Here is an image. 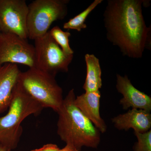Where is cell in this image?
<instances>
[{
  "mask_svg": "<svg viewBox=\"0 0 151 151\" xmlns=\"http://www.w3.org/2000/svg\"><path fill=\"white\" fill-rule=\"evenodd\" d=\"M145 0H108L103 13L107 39L124 56L139 59L151 49V26L143 14Z\"/></svg>",
  "mask_w": 151,
  "mask_h": 151,
  "instance_id": "cell-1",
  "label": "cell"
},
{
  "mask_svg": "<svg viewBox=\"0 0 151 151\" xmlns=\"http://www.w3.org/2000/svg\"><path fill=\"white\" fill-rule=\"evenodd\" d=\"M76 97L74 89H70L57 112L58 135L78 151L83 147L97 148L101 140L100 132L76 106Z\"/></svg>",
  "mask_w": 151,
  "mask_h": 151,
  "instance_id": "cell-2",
  "label": "cell"
},
{
  "mask_svg": "<svg viewBox=\"0 0 151 151\" xmlns=\"http://www.w3.org/2000/svg\"><path fill=\"white\" fill-rule=\"evenodd\" d=\"M43 109L17 83L8 112L0 117V144L11 151L16 148L23 133L22 122L31 115L38 116Z\"/></svg>",
  "mask_w": 151,
  "mask_h": 151,
  "instance_id": "cell-3",
  "label": "cell"
},
{
  "mask_svg": "<svg viewBox=\"0 0 151 151\" xmlns=\"http://www.w3.org/2000/svg\"><path fill=\"white\" fill-rule=\"evenodd\" d=\"M55 76L35 67L19 74L17 84L44 108L58 112L63 102L62 88Z\"/></svg>",
  "mask_w": 151,
  "mask_h": 151,
  "instance_id": "cell-4",
  "label": "cell"
},
{
  "mask_svg": "<svg viewBox=\"0 0 151 151\" xmlns=\"http://www.w3.org/2000/svg\"><path fill=\"white\" fill-rule=\"evenodd\" d=\"M69 0H35L28 5V38L35 40L45 35L53 22L63 19L68 14Z\"/></svg>",
  "mask_w": 151,
  "mask_h": 151,
  "instance_id": "cell-5",
  "label": "cell"
},
{
  "mask_svg": "<svg viewBox=\"0 0 151 151\" xmlns=\"http://www.w3.org/2000/svg\"><path fill=\"white\" fill-rule=\"evenodd\" d=\"M34 40L35 68L55 76L60 72L66 73L68 71L73 55L67 54L63 51L49 31Z\"/></svg>",
  "mask_w": 151,
  "mask_h": 151,
  "instance_id": "cell-6",
  "label": "cell"
},
{
  "mask_svg": "<svg viewBox=\"0 0 151 151\" xmlns=\"http://www.w3.org/2000/svg\"><path fill=\"white\" fill-rule=\"evenodd\" d=\"M19 63L35 67L34 46L26 39L12 34L0 33V66Z\"/></svg>",
  "mask_w": 151,
  "mask_h": 151,
  "instance_id": "cell-7",
  "label": "cell"
},
{
  "mask_svg": "<svg viewBox=\"0 0 151 151\" xmlns=\"http://www.w3.org/2000/svg\"><path fill=\"white\" fill-rule=\"evenodd\" d=\"M28 13L25 0H0V32L27 40Z\"/></svg>",
  "mask_w": 151,
  "mask_h": 151,
  "instance_id": "cell-8",
  "label": "cell"
},
{
  "mask_svg": "<svg viewBox=\"0 0 151 151\" xmlns=\"http://www.w3.org/2000/svg\"><path fill=\"white\" fill-rule=\"evenodd\" d=\"M116 88L123 97L119 101L124 110L141 109L150 113L151 97L135 88L127 75H116Z\"/></svg>",
  "mask_w": 151,
  "mask_h": 151,
  "instance_id": "cell-9",
  "label": "cell"
},
{
  "mask_svg": "<svg viewBox=\"0 0 151 151\" xmlns=\"http://www.w3.org/2000/svg\"><path fill=\"white\" fill-rule=\"evenodd\" d=\"M100 90L86 92L76 97L74 104L81 113L101 133H105L107 127L100 114Z\"/></svg>",
  "mask_w": 151,
  "mask_h": 151,
  "instance_id": "cell-10",
  "label": "cell"
},
{
  "mask_svg": "<svg viewBox=\"0 0 151 151\" xmlns=\"http://www.w3.org/2000/svg\"><path fill=\"white\" fill-rule=\"evenodd\" d=\"M114 127L119 130L127 131L132 129L134 132L144 133L151 130V114L150 112L132 109L111 119Z\"/></svg>",
  "mask_w": 151,
  "mask_h": 151,
  "instance_id": "cell-11",
  "label": "cell"
},
{
  "mask_svg": "<svg viewBox=\"0 0 151 151\" xmlns=\"http://www.w3.org/2000/svg\"><path fill=\"white\" fill-rule=\"evenodd\" d=\"M20 72L16 64L6 63L0 66V115L8 109Z\"/></svg>",
  "mask_w": 151,
  "mask_h": 151,
  "instance_id": "cell-12",
  "label": "cell"
},
{
  "mask_svg": "<svg viewBox=\"0 0 151 151\" xmlns=\"http://www.w3.org/2000/svg\"><path fill=\"white\" fill-rule=\"evenodd\" d=\"M86 75L83 89L85 92L100 90L102 86V70L99 59L94 54H86L84 56Z\"/></svg>",
  "mask_w": 151,
  "mask_h": 151,
  "instance_id": "cell-13",
  "label": "cell"
},
{
  "mask_svg": "<svg viewBox=\"0 0 151 151\" xmlns=\"http://www.w3.org/2000/svg\"><path fill=\"white\" fill-rule=\"evenodd\" d=\"M103 1V0H94L84 11L65 23L63 24V28L68 30H75L79 32L82 29H86L87 25L85 22L87 17Z\"/></svg>",
  "mask_w": 151,
  "mask_h": 151,
  "instance_id": "cell-14",
  "label": "cell"
},
{
  "mask_svg": "<svg viewBox=\"0 0 151 151\" xmlns=\"http://www.w3.org/2000/svg\"><path fill=\"white\" fill-rule=\"evenodd\" d=\"M53 39L66 54L73 55L74 51L69 44V37L71 34L68 31H63L59 27L56 26L49 31Z\"/></svg>",
  "mask_w": 151,
  "mask_h": 151,
  "instance_id": "cell-15",
  "label": "cell"
},
{
  "mask_svg": "<svg viewBox=\"0 0 151 151\" xmlns=\"http://www.w3.org/2000/svg\"><path fill=\"white\" fill-rule=\"evenodd\" d=\"M137 141L133 146V151H151V130L144 133L134 132Z\"/></svg>",
  "mask_w": 151,
  "mask_h": 151,
  "instance_id": "cell-16",
  "label": "cell"
},
{
  "mask_svg": "<svg viewBox=\"0 0 151 151\" xmlns=\"http://www.w3.org/2000/svg\"><path fill=\"white\" fill-rule=\"evenodd\" d=\"M60 148L55 144H47L40 148L35 149L30 151H58Z\"/></svg>",
  "mask_w": 151,
  "mask_h": 151,
  "instance_id": "cell-17",
  "label": "cell"
},
{
  "mask_svg": "<svg viewBox=\"0 0 151 151\" xmlns=\"http://www.w3.org/2000/svg\"><path fill=\"white\" fill-rule=\"evenodd\" d=\"M58 151H78L75 147L70 144H66L63 148L60 149Z\"/></svg>",
  "mask_w": 151,
  "mask_h": 151,
  "instance_id": "cell-18",
  "label": "cell"
},
{
  "mask_svg": "<svg viewBox=\"0 0 151 151\" xmlns=\"http://www.w3.org/2000/svg\"><path fill=\"white\" fill-rule=\"evenodd\" d=\"M0 151H12L0 144Z\"/></svg>",
  "mask_w": 151,
  "mask_h": 151,
  "instance_id": "cell-19",
  "label": "cell"
},
{
  "mask_svg": "<svg viewBox=\"0 0 151 151\" xmlns=\"http://www.w3.org/2000/svg\"><path fill=\"white\" fill-rule=\"evenodd\" d=\"M0 33H1V32H0Z\"/></svg>",
  "mask_w": 151,
  "mask_h": 151,
  "instance_id": "cell-20",
  "label": "cell"
}]
</instances>
